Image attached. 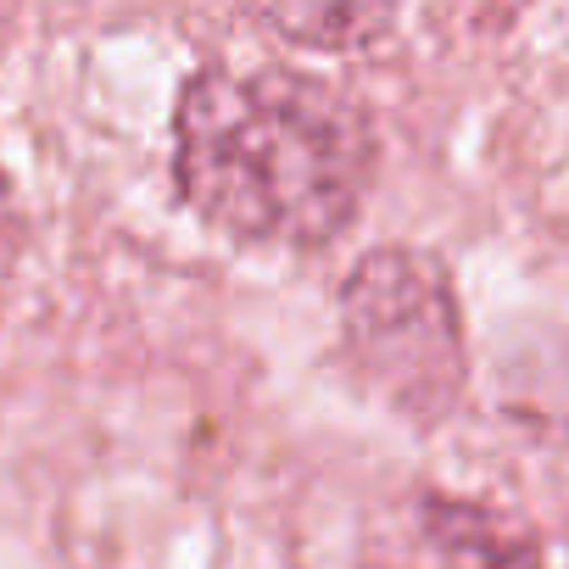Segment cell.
<instances>
[{"label": "cell", "instance_id": "obj_1", "mask_svg": "<svg viewBox=\"0 0 569 569\" xmlns=\"http://www.w3.org/2000/svg\"><path fill=\"white\" fill-rule=\"evenodd\" d=\"M375 162L369 112L291 68H196L173 107L179 201L246 246L319 251L341 240Z\"/></svg>", "mask_w": 569, "mask_h": 569}, {"label": "cell", "instance_id": "obj_3", "mask_svg": "<svg viewBox=\"0 0 569 569\" xmlns=\"http://www.w3.org/2000/svg\"><path fill=\"white\" fill-rule=\"evenodd\" d=\"M397 7L402 0H262V18L291 46L352 57L375 51L397 29Z\"/></svg>", "mask_w": 569, "mask_h": 569}, {"label": "cell", "instance_id": "obj_4", "mask_svg": "<svg viewBox=\"0 0 569 569\" xmlns=\"http://www.w3.org/2000/svg\"><path fill=\"white\" fill-rule=\"evenodd\" d=\"M425 536L452 569H541L536 541L480 502L425 497Z\"/></svg>", "mask_w": 569, "mask_h": 569}, {"label": "cell", "instance_id": "obj_2", "mask_svg": "<svg viewBox=\"0 0 569 569\" xmlns=\"http://www.w3.org/2000/svg\"><path fill=\"white\" fill-rule=\"evenodd\" d=\"M341 347L358 375L413 419H436L458 402L469 352L452 273L419 246H375L341 279L336 297Z\"/></svg>", "mask_w": 569, "mask_h": 569}, {"label": "cell", "instance_id": "obj_5", "mask_svg": "<svg viewBox=\"0 0 569 569\" xmlns=\"http://www.w3.org/2000/svg\"><path fill=\"white\" fill-rule=\"evenodd\" d=\"M7 212H12V179L0 173V218H7Z\"/></svg>", "mask_w": 569, "mask_h": 569}]
</instances>
